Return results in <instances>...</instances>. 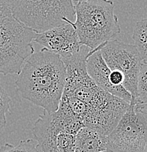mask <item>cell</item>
<instances>
[{
  "label": "cell",
  "mask_w": 147,
  "mask_h": 152,
  "mask_svg": "<svg viewBox=\"0 0 147 152\" xmlns=\"http://www.w3.org/2000/svg\"><path fill=\"white\" fill-rule=\"evenodd\" d=\"M36 34L12 15L0 18V74L20 73L34 53L32 42Z\"/></svg>",
  "instance_id": "cell-4"
},
{
  "label": "cell",
  "mask_w": 147,
  "mask_h": 152,
  "mask_svg": "<svg viewBox=\"0 0 147 152\" xmlns=\"http://www.w3.org/2000/svg\"><path fill=\"white\" fill-rule=\"evenodd\" d=\"M0 152H42L35 140H20L18 145L5 143L0 147Z\"/></svg>",
  "instance_id": "cell-12"
},
{
  "label": "cell",
  "mask_w": 147,
  "mask_h": 152,
  "mask_svg": "<svg viewBox=\"0 0 147 152\" xmlns=\"http://www.w3.org/2000/svg\"><path fill=\"white\" fill-rule=\"evenodd\" d=\"M104 152H108V151H104Z\"/></svg>",
  "instance_id": "cell-20"
},
{
  "label": "cell",
  "mask_w": 147,
  "mask_h": 152,
  "mask_svg": "<svg viewBox=\"0 0 147 152\" xmlns=\"http://www.w3.org/2000/svg\"><path fill=\"white\" fill-rule=\"evenodd\" d=\"M132 38L135 46L140 53L143 63H147V18L136 23L133 30Z\"/></svg>",
  "instance_id": "cell-11"
},
{
  "label": "cell",
  "mask_w": 147,
  "mask_h": 152,
  "mask_svg": "<svg viewBox=\"0 0 147 152\" xmlns=\"http://www.w3.org/2000/svg\"><path fill=\"white\" fill-rule=\"evenodd\" d=\"M74 4V26L80 45L90 51L100 50L121 31L112 0H86Z\"/></svg>",
  "instance_id": "cell-2"
},
{
  "label": "cell",
  "mask_w": 147,
  "mask_h": 152,
  "mask_svg": "<svg viewBox=\"0 0 147 152\" xmlns=\"http://www.w3.org/2000/svg\"><path fill=\"white\" fill-rule=\"evenodd\" d=\"M10 96L0 86V131L5 127L7 124L6 114L10 109Z\"/></svg>",
  "instance_id": "cell-15"
},
{
  "label": "cell",
  "mask_w": 147,
  "mask_h": 152,
  "mask_svg": "<svg viewBox=\"0 0 147 152\" xmlns=\"http://www.w3.org/2000/svg\"><path fill=\"white\" fill-rule=\"evenodd\" d=\"M34 42L59 55L61 58L73 56L81 47L74 23H66L36 34Z\"/></svg>",
  "instance_id": "cell-7"
},
{
  "label": "cell",
  "mask_w": 147,
  "mask_h": 152,
  "mask_svg": "<svg viewBox=\"0 0 147 152\" xmlns=\"http://www.w3.org/2000/svg\"><path fill=\"white\" fill-rule=\"evenodd\" d=\"M135 110L137 113H140L144 118L147 123V102L143 104H136L134 106Z\"/></svg>",
  "instance_id": "cell-16"
},
{
  "label": "cell",
  "mask_w": 147,
  "mask_h": 152,
  "mask_svg": "<svg viewBox=\"0 0 147 152\" xmlns=\"http://www.w3.org/2000/svg\"><path fill=\"white\" fill-rule=\"evenodd\" d=\"M129 107L106 137V151L143 152L147 142V123L140 113Z\"/></svg>",
  "instance_id": "cell-5"
},
{
  "label": "cell",
  "mask_w": 147,
  "mask_h": 152,
  "mask_svg": "<svg viewBox=\"0 0 147 152\" xmlns=\"http://www.w3.org/2000/svg\"><path fill=\"white\" fill-rule=\"evenodd\" d=\"M143 152H147V142L146 144V146H145L144 148V150H143Z\"/></svg>",
  "instance_id": "cell-19"
},
{
  "label": "cell",
  "mask_w": 147,
  "mask_h": 152,
  "mask_svg": "<svg viewBox=\"0 0 147 152\" xmlns=\"http://www.w3.org/2000/svg\"><path fill=\"white\" fill-rule=\"evenodd\" d=\"M106 137L94 129L84 126L75 134V152L106 151Z\"/></svg>",
  "instance_id": "cell-10"
},
{
  "label": "cell",
  "mask_w": 147,
  "mask_h": 152,
  "mask_svg": "<svg viewBox=\"0 0 147 152\" xmlns=\"http://www.w3.org/2000/svg\"><path fill=\"white\" fill-rule=\"evenodd\" d=\"M67 78L59 55L42 48L23 64L15 81L22 97L48 113L58 110Z\"/></svg>",
  "instance_id": "cell-1"
},
{
  "label": "cell",
  "mask_w": 147,
  "mask_h": 152,
  "mask_svg": "<svg viewBox=\"0 0 147 152\" xmlns=\"http://www.w3.org/2000/svg\"><path fill=\"white\" fill-rule=\"evenodd\" d=\"M86 69L88 75L99 88L128 103L132 102V95L124 86H115L110 83L111 70L102 58L100 50L89 52L86 61Z\"/></svg>",
  "instance_id": "cell-8"
},
{
  "label": "cell",
  "mask_w": 147,
  "mask_h": 152,
  "mask_svg": "<svg viewBox=\"0 0 147 152\" xmlns=\"http://www.w3.org/2000/svg\"><path fill=\"white\" fill-rule=\"evenodd\" d=\"M100 51L110 70L118 71L124 76L123 86L132 95L130 104H135L137 77L143 62L136 47L113 39L101 48Z\"/></svg>",
  "instance_id": "cell-6"
},
{
  "label": "cell",
  "mask_w": 147,
  "mask_h": 152,
  "mask_svg": "<svg viewBox=\"0 0 147 152\" xmlns=\"http://www.w3.org/2000/svg\"><path fill=\"white\" fill-rule=\"evenodd\" d=\"M86 1V0H73L74 1V4L76 2H79V1Z\"/></svg>",
  "instance_id": "cell-18"
},
{
  "label": "cell",
  "mask_w": 147,
  "mask_h": 152,
  "mask_svg": "<svg viewBox=\"0 0 147 152\" xmlns=\"http://www.w3.org/2000/svg\"><path fill=\"white\" fill-rule=\"evenodd\" d=\"M12 16L35 33L75 20L73 0H4Z\"/></svg>",
  "instance_id": "cell-3"
},
{
  "label": "cell",
  "mask_w": 147,
  "mask_h": 152,
  "mask_svg": "<svg viewBox=\"0 0 147 152\" xmlns=\"http://www.w3.org/2000/svg\"><path fill=\"white\" fill-rule=\"evenodd\" d=\"M33 134L42 152H58L56 141L61 132L53 114L44 111L33 126Z\"/></svg>",
  "instance_id": "cell-9"
},
{
  "label": "cell",
  "mask_w": 147,
  "mask_h": 152,
  "mask_svg": "<svg viewBox=\"0 0 147 152\" xmlns=\"http://www.w3.org/2000/svg\"><path fill=\"white\" fill-rule=\"evenodd\" d=\"M10 15H12V14L7 4H5L4 0H0V18Z\"/></svg>",
  "instance_id": "cell-17"
},
{
  "label": "cell",
  "mask_w": 147,
  "mask_h": 152,
  "mask_svg": "<svg viewBox=\"0 0 147 152\" xmlns=\"http://www.w3.org/2000/svg\"><path fill=\"white\" fill-rule=\"evenodd\" d=\"M147 102V63L142 62L137 77L136 104Z\"/></svg>",
  "instance_id": "cell-13"
},
{
  "label": "cell",
  "mask_w": 147,
  "mask_h": 152,
  "mask_svg": "<svg viewBox=\"0 0 147 152\" xmlns=\"http://www.w3.org/2000/svg\"><path fill=\"white\" fill-rule=\"evenodd\" d=\"M58 152H75V135L61 132L56 141Z\"/></svg>",
  "instance_id": "cell-14"
}]
</instances>
